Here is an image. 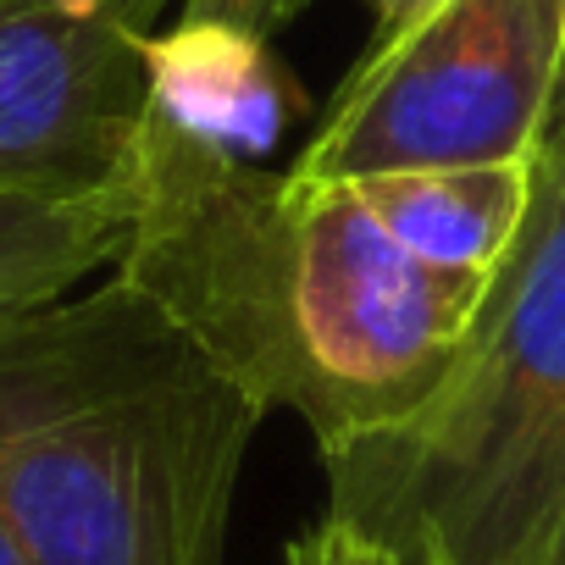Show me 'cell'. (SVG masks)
<instances>
[{
    "label": "cell",
    "instance_id": "obj_14",
    "mask_svg": "<svg viewBox=\"0 0 565 565\" xmlns=\"http://www.w3.org/2000/svg\"><path fill=\"white\" fill-rule=\"evenodd\" d=\"M405 565H444V559H433V554H422V559H405Z\"/></svg>",
    "mask_w": 565,
    "mask_h": 565
},
{
    "label": "cell",
    "instance_id": "obj_5",
    "mask_svg": "<svg viewBox=\"0 0 565 565\" xmlns=\"http://www.w3.org/2000/svg\"><path fill=\"white\" fill-rule=\"evenodd\" d=\"M167 0H0V194H134Z\"/></svg>",
    "mask_w": 565,
    "mask_h": 565
},
{
    "label": "cell",
    "instance_id": "obj_10",
    "mask_svg": "<svg viewBox=\"0 0 565 565\" xmlns=\"http://www.w3.org/2000/svg\"><path fill=\"white\" fill-rule=\"evenodd\" d=\"M289 565H328V548H322V537H317V532L295 537V543H289Z\"/></svg>",
    "mask_w": 565,
    "mask_h": 565
},
{
    "label": "cell",
    "instance_id": "obj_8",
    "mask_svg": "<svg viewBox=\"0 0 565 565\" xmlns=\"http://www.w3.org/2000/svg\"><path fill=\"white\" fill-rule=\"evenodd\" d=\"M134 227V194L23 200L0 194V322L67 300L95 266H117Z\"/></svg>",
    "mask_w": 565,
    "mask_h": 565
},
{
    "label": "cell",
    "instance_id": "obj_2",
    "mask_svg": "<svg viewBox=\"0 0 565 565\" xmlns=\"http://www.w3.org/2000/svg\"><path fill=\"white\" fill-rule=\"evenodd\" d=\"M260 405L139 289L0 322V521L29 565H227Z\"/></svg>",
    "mask_w": 565,
    "mask_h": 565
},
{
    "label": "cell",
    "instance_id": "obj_9",
    "mask_svg": "<svg viewBox=\"0 0 565 565\" xmlns=\"http://www.w3.org/2000/svg\"><path fill=\"white\" fill-rule=\"evenodd\" d=\"M311 0H183V18H222V23H238V29H255V34H277L289 29Z\"/></svg>",
    "mask_w": 565,
    "mask_h": 565
},
{
    "label": "cell",
    "instance_id": "obj_1",
    "mask_svg": "<svg viewBox=\"0 0 565 565\" xmlns=\"http://www.w3.org/2000/svg\"><path fill=\"white\" fill-rule=\"evenodd\" d=\"M117 277L322 460L433 405L493 282L411 255L350 178L266 172L150 111Z\"/></svg>",
    "mask_w": 565,
    "mask_h": 565
},
{
    "label": "cell",
    "instance_id": "obj_12",
    "mask_svg": "<svg viewBox=\"0 0 565 565\" xmlns=\"http://www.w3.org/2000/svg\"><path fill=\"white\" fill-rule=\"evenodd\" d=\"M548 565H565V526H559V543H554V559Z\"/></svg>",
    "mask_w": 565,
    "mask_h": 565
},
{
    "label": "cell",
    "instance_id": "obj_3",
    "mask_svg": "<svg viewBox=\"0 0 565 565\" xmlns=\"http://www.w3.org/2000/svg\"><path fill=\"white\" fill-rule=\"evenodd\" d=\"M333 515L444 565H548L565 526V89L537 194L433 405L328 460Z\"/></svg>",
    "mask_w": 565,
    "mask_h": 565
},
{
    "label": "cell",
    "instance_id": "obj_4",
    "mask_svg": "<svg viewBox=\"0 0 565 565\" xmlns=\"http://www.w3.org/2000/svg\"><path fill=\"white\" fill-rule=\"evenodd\" d=\"M565 89V0H444L366 51L289 172L372 178L537 156Z\"/></svg>",
    "mask_w": 565,
    "mask_h": 565
},
{
    "label": "cell",
    "instance_id": "obj_7",
    "mask_svg": "<svg viewBox=\"0 0 565 565\" xmlns=\"http://www.w3.org/2000/svg\"><path fill=\"white\" fill-rule=\"evenodd\" d=\"M350 183L411 255L449 271H499L526 227L537 194V156L372 172Z\"/></svg>",
    "mask_w": 565,
    "mask_h": 565
},
{
    "label": "cell",
    "instance_id": "obj_11",
    "mask_svg": "<svg viewBox=\"0 0 565 565\" xmlns=\"http://www.w3.org/2000/svg\"><path fill=\"white\" fill-rule=\"evenodd\" d=\"M0 565H29V554H23V543L12 537L7 521H0Z\"/></svg>",
    "mask_w": 565,
    "mask_h": 565
},
{
    "label": "cell",
    "instance_id": "obj_6",
    "mask_svg": "<svg viewBox=\"0 0 565 565\" xmlns=\"http://www.w3.org/2000/svg\"><path fill=\"white\" fill-rule=\"evenodd\" d=\"M145 73L150 117L238 161H260L306 111V95L271 56L266 34L222 18H178L167 34H150Z\"/></svg>",
    "mask_w": 565,
    "mask_h": 565
},
{
    "label": "cell",
    "instance_id": "obj_13",
    "mask_svg": "<svg viewBox=\"0 0 565 565\" xmlns=\"http://www.w3.org/2000/svg\"><path fill=\"white\" fill-rule=\"evenodd\" d=\"M366 7H372V18H383V12L394 7V0H366Z\"/></svg>",
    "mask_w": 565,
    "mask_h": 565
}]
</instances>
